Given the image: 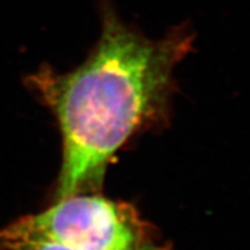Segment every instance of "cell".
<instances>
[{
	"label": "cell",
	"instance_id": "obj_1",
	"mask_svg": "<svg viewBox=\"0 0 250 250\" xmlns=\"http://www.w3.org/2000/svg\"><path fill=\"white\" fill-rule=\"evenodd\" d=\"M101 34L83 64L66 73L42 65L24 83L57 120L62 162L56 198L96 190L118 149L166 110L174 71L193 50L186 23L152 40L100 4Z\"/></svg>",
	"mask_w": 250,
	"mask_h": 250
},
{
	"label": "cell",
	"instance_id": "obj_2",
	"mask_svg": "<svg viewBox=\"0 0 250 250\" xmlns=\"http://www.w3.org/2000/svg\"><path fill=\"white\" fill-rule=\"evenodd\" d=\"M15 241H48L74 250H161L132 205L80 193L0 228V249Z\"/></svg>",
	"mask_w": 250,
	"mask_h": 250
},
{
	"label": "cell",
	"instance_id": "obj_3",
	"mask_svg": "<svg viewBox=\"0 0 250 250\" xmlns=\"http://www.w3.org/2000/svg\"><path fill=\"white\" fill-rule=\"evenodd\" d=\"M0 250H74L48 241H15L7 243Z\"/></svg>",
	"mask_w": 250,
	"mask_h": 250
}]
</instances>
